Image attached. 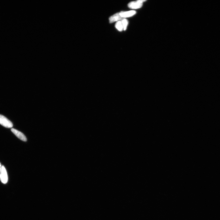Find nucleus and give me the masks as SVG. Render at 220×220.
Returning <instances> with one entry per match:
<instances>
[{"instance_id": "7ed1b4c3", "label": "nucleus", "mask_w": 220, "mask_h": 220, "mask_svg": "<svg viewBox=\"0 0 220 220\" xmlns=\"http://www.w3.org/2000/svg\"><path fill=\"white\" fill-rule=\"evenodd\" d=\"M0 180L4 184H6L8 182V177L7 172L5 168L3 166L2 167Z\"/></svg>"}, {"instance_id": "f03ea898", "label": "nucleus", "mask_w": 220, "mask_h": 220, "mask_svg": "<svg viewBox=\"0 0 220 220\" xmlns=\"http://www.w3.org/2000/svg\"><path fill=\"white\" fill-rule=\"evenodd\" d=\"M146 1L144 0H139L136 1L131 2L129 3L128 6L131 9H139L142 7L143 2Z\"/></svg>"}, {"instance_id": "f257e3e1", "label": "nucleus", "mask_w": 220, "mask_h": 220, "mask_svg": "<svg viewBox=\"0 0 220 220\" xmlns=\"http://www.w3.org/2000/svg\"><path fill=\"white\" fill-rule=\"evenodd\" d=\"M0 124L7 128H12L13 127V124L10 121L1 115H0Z\"/></svg>"}, {"instance_id": "0eeeda50", "label": "nucleus", "mask_w": 220, "mask_h": 220, "mask_svg": "<svg viewBox=\"0 0 220 220\" xmlns=\"http://www.w3.org/2000/svg\"><path fill=\"white\" fill-rule=\"evenodd\" d=\"M115 27L117 30L120 32H121L123 30V27L121 21H118L115 24Z\"/></svg>"}, {"instance_id": "39448f33", "label": "nucleus", "mask_w": 220, "mask_h": 220, "mask_svg": "<svg viewBox=\"0 0 220 220\" xmlns=\"http://www.w3.org/2000/svg\"><path fill=\"white\" fill-rule=\"evenodd\" d=\"M136 14V12L134 11H121L120 12V14L123 18L130 17Z\"/></svg>"}, {"instance_id": "20e7f679", "label": "nucleus", "mask_w": 220, "mask_h": 220, "mask_svg": "<svg viewBox=\"0 0 220 220\" xmlns=\"http://www.w3.org/2000/svg\"><path fill=\"white\" fill-rule=\"evenodd\" d=\"M11 132L13 133L16 136L21 139V140L25 142H26L27 140V138L25 135L22 133L14 129H11Z\"/></svg>"}, {"instance_id": "423d86ee", "label": "nucleus", "mask_w": 220, "mask_h": 220, "mask_svg": "<svg viewBox=\"0 0 220 220\" xmlns=\"http://www.w3.org/2000/svg\"><path fill=\"white\" fill-rule=\"evenodd\" d=\"M123 19L120 16V12L117 13L110 17L109 19V22L110 23H112L116 22V21L118 22V21L122 20Z\"/></svg>"}, {"instance_id": "6e6552de", "label": "nucleus", "mask_w": 220, "mask_h": 220, "mask_svg": "<svg viewBox=\"0 0 220 220\" xmlns=\"http://www.w3.org/2000/svg\"><path fill=\"white\" fill-rule=\"evenodd\" d=\"M123 26V30L125 31L126 30L128 24V21L127 20L124 19L121 20Z\"/></svg>"}, {"instance_id": "1a4fd4ad", "label": "nucleus", "mask_w": 220, "mask_h": 220, "mask_svg": "<svg viewBox=\"0 0 220 220\" xmlns=\"http://www.w3.org/2000/svg\"><path fill=\"white\" fill-rule=\"evenodd\" d=\"M2 166L1 163H0V175H1Z\"/></svg>"}]
</instances>
